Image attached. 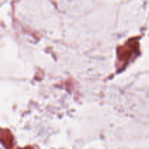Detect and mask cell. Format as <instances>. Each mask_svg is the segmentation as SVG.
I'll list each match as a JSON object with an SVG mask.
<instances>
[{
	"mask_svg": "<svg viewBox=\"0 0 149 149\" xmlns=\"http://www.w3.org/2000/svg\"><path fill=\"white\" fill-rule=\"evenodd\" d=\"M139 45L137 41L134 40L129 42L127 45L121 47L118 50V58L121 65H127L129 61L132 59L138 54Z\"/></svg>",
	"mask_w": 149,
	"mask_h": 149,
	"instance_id": "cell-1",
	"label": "cell"
}]
</instances>
